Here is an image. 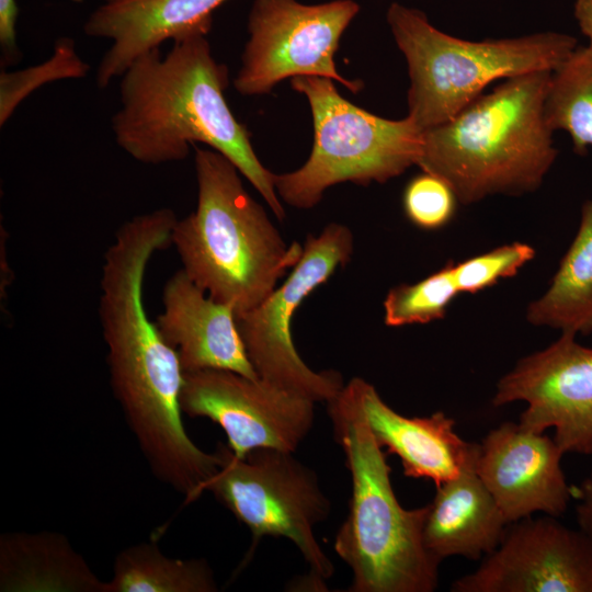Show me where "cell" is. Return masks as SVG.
Wrapping results in <instances>:
<instances>
[{
    "instance_id": "obj_24",
    "label": "cell",
    "mask_w": 592,
    "mask_h": 592,
    "mask_svg": "<svg viewBox=\"0 0 592 592\" xmlns=\"http://www.w3.org/2000/svg\"><path fill=\"white\" fill-rule=\"evenodd\" d=\"M535 249L524 242L497 247L486 253L454 263V277L459 293L474 294L509 278L531 260Z\"/></svg>"
},
{
    "instance_id": "obj_5",
    "label": "cell",
    "mask_w": 592,
    "mask_h": 592,
    "mask_svg": "<svg viewBox=\"0 0 592 592\" xmlns=\"http://www.w3.org/2000/svg\"><path fill=\"white\" fill-rule=\"evenodd\" d=\"M386 19L408 66V116L422 130L453 118L492 82L555 71L579 46L574 36L553 31L463 39L433 26L422 11L397 2Z\"/></svg>"
},
{
    "instance_id": "obj_14",
    "label": "cell",
    "mask_w": 592,
    "mask_h": 592,
    "mask_svg": "<svg viewBox=\"0 0 592 592\" xmlns=\"http://www.w3.org/2000/svg\"><path fill=\"white\" fill-rule=\"evenodd\" d=\"M340 395L363 417L377 444L399 457L405 476L431 479L437 487L475 467L478 444L463 440L443 411L401 415L361 377L352 378Z\"/></svg>"
},
{
    "instance_id": "obj_8",
    "label": "cell",
    "mask_w": 592,
    "mask_h": 592,
    "mask_svg": "<svg viewBox=\"0 0 592 592\" xmlns=\"http://www.w3.org/2000/svg\"><path fill=\"white\" fill-rule=\"evenodd\" d=\"M353 253V235L331 223L308 235L303 253L282 285L254 308L236 316L247 355L259 378L314 402L330 401L344 386L333 369L315 372L296 351L291 323L300 304Z\"/></svg>"
},
{
    "instance_id": "obj_6",
    "label": "cell",
    "mask_w": 592,
    "mask_h": 592,
    "mask_svg": "<svg viewBox=\"0 0 592 592\" xmlns=\"http://www.w3.org/2000/svg\"><path fill=\"white\" fill-rule=\"evenodd\" d=\"M291 84L309 103L314 144L300 168L274 177L286 204L308 209L334 184L385 183L418 166L423 130L408 115L388 119L369 113L345 100L328 78L294 77Z\"/></svg>"
},
{
    "instance_id": "obj_3",
    "label": "cell",
    "mask_w": 592,
    "mask_h": 592,
    "mask_svg": "<svg viewBox=\"0 0 592 592\" xmlns=\"http://www.w3.org/2000/svg\"><path fill=\"white\" fill-rule=\"evenodd\" d=\"M196 209L178 219L171 244L186 275L236 316L262 303L303 253L286 244L238 168L214 149L193 146Z\"/></svg>"
},
{
    "instance_id": "obj_23",
    "label": "cell",
    "mask_w": 592,
    "mask_h": 592,
    "mask_svg": "<svg viewBox=\"0 0 592 592\" xmlns=\"http://www.w3.org/2000/svg\"><path fill=\"white\" fill-rule=\"evenodd\" d=\"M89 65L77 53L75 41L62 37L56 41L53 56L45 62L0 76V125L7 123L20 102L46 82L82 78Z\"/></svg>"
},
{
    "instance_id": "obj_21",
    "label": "cell",
    "mask_w": 592,
    "mask_h": 592,
    "mask_svg": "<svg viewBox=\"0 0 592 592\" xmlns=\"http://www.w3.org/2000/svg\"><path fill=\"white\" fill-rule=\"evenodd\" d=\"M545 117L549 127L565 130L573 150L587 155L592 147V49L578 46L551 72L545 100Z\"/></svg>"
},
{
    "instance_id": "obj_1",
    "label": "cell",
    "mask_w": 592,
    "mask_h": 592,
    "mask_svg": "<svg viewBox=\"0 0 592 592\" xmlns=\"http://www.w3.org/2000/svg\"><path fill=\"white\" fill-rule=\"evenodd\" d=\"M207 34L195 31L138 56L119 77V110L112 130L119 148L145 164L186 158L196 143L226 156L267 203L277 219L285 209L275 173L255 155L248 129L225 98L228 69L212 54Z\"/></svg>"
},
{
    "instance_id": "obj_7",
    "label": "cell",
    "mask_w": 592,
    "mask_h": 592,
    "mask_svg": "<svg viewBox=\"0 0 592 592\" xmlns=\"http://www.w3.org/2000/svg\"><path fill=\"white\" fill-rule=\"evenodd\" d=\"M220 464L207 491L252 534L289 539L323 582L334 567L316 538L315 527L327 520L331 503L312 469L294 452L262 447L237 457L227 444L216 448Z\"/></svg>"
},
{
    "instance_id": "obj_28",
    "label": "cell",
    "mask_w": 592,
    "mask_h": 592,
    "mask_svg": "<svg viewBox=\"0 0 592 592\" xmlns=\"http://www.w3.org/2000/svg\"><path fill=\"white\" fill-rule=\"evenodd\" d=\"M574 18L582 34L589 39L587 46L592 49V0H576Z\"/></svg>"
},
{
    "instance_id": "obj_22",
    "label": "cell",
    "mask_w": 592,
    "mask_h": 592,
    "mask_svg": "<svg viewBox=\"0 0 592 592\" xmlns=\"http://www.w3.org/2000/svg\"><path fill=\"white\" fill-rule=\"evenodd\" d=\"M458 294L454 262L449 261L418 283L390 288L384 300V322L388 327H402L442 319Z\"/></svg>"
},
{
    "instance_id": "obj_27",
    "label": "cell",
    "mask_w": 592,
    "mask_h": 592,
    "mask_svg": "<svg viewBox=\"0 0 592 592\" xmlns=\"http://www.w3.org/2000/svg\"><path fill=\"white\" fill-rule=\"evenodd\" d=\"M573 492L579 498L576 513L580 531L592 543V480L588 478Z\"/></svg>"
},
{
    "instance_id": "obj_26",
    "label": "cell",
    "mask_w": 592,
    "mask_h": 592,
    "mask_svg": "<svg viewBox=\"0 0 592 592\" xmlns=\"http://www.w3.org/2000/svg\"><path fill=\"white\" fill-rule=\"evenodd\" d=\"M19 9L15 0H0V46L5 64L18 61L16 18Z\"/></svg>"
},
{
    "instance_id": "obj_12",
    "label": "cell",
    "mask_w": 592,
    "mask_h": 592,
    "mask_svg": "<svg viewBox=\"0 0 592 592\" xmlns=\"http://www.w3.org/2000/svg\"><path fill=\"white\" fill-rule=\"evenodd\" d=\"M452 592H592V543L556 516L510 523L499 546Z\"/></svg>"
},
{
    "instance_id": "obj_16",
    "label": "cell",
    "mask_w": 592,
    "mask_h": 592,
    "mask_svg": "<svg viewBox=\"0 0 592 592\" xmlns=\"http://www.w3.org/2000/svg\"><path fill=\"white\" fill-rule=\"evenodd\" d=\"M162 304L156 326L177 351L184 373L227 369L259 378L241 340L235 310L208 296L183 269L166 282Z\"/></svg>"
},
{
    "instance_id": "obj_18",
    "label": "cell",
    "mask_w": 592,
    "mask_h": 592,
    "mask_svg": "<svg viewBox=\"0 0 592 592\" xmlns=\"http://www.w3.org/2000/svg\"><path fill=\"white\" fill-rule=\"evenodd\" d=\"M68 538L55 532L0 536L1 592H104Z\"/></svg>"
},
{
    "instance_id": "obj_4",
    "label": "cell",
    "mask_w": 592,
    "mask_h": 592,
    "mask_svg": "<svg viewBox=\"0 0 592 592\" xmlns=\"http://www.w3.org/2000/svg\"><path fill=\"white\" fill-rule=\"evenodd\" d=\"M327 405L352 478L349 512L334 539L337 555L353 573L349 591H434L440 561L423 543L426 505L401 506L386 454L363 417L340 391Z\"/></svg>"
},
{
    "instance_id": "obj_17",
    "label": "cell",
    "mask_w": 592,
    "mask_h": 592,
    "mask_svg": "<svg viewBox=\"0 0 592 592\" xmlns=\"http://www.w3.org/2000/svg\"><path fill=\"white\" fill-rule=\"evenodd\" d=\"M426 508L423 543L440 562L452 556L482 559L499 546L509 525L475 467L437 486Z\"/></svg>"
},
{
    "instance_id": "obj_13",
    "label": "cell",
    "mask_w": 592,
    "mask_h": 592,
    "mask_svg": "<svg viewBox=\"0 0 592 592\" xmlns=\"http://www.w3.org/2000/svg\"><path fill=\"white\" fill-rule=\"evenodd\" d=\"M563 454L554 439L504 422L478 444L475 470L509 524L537 512L557 517L573 494Z\"/></svg>"
},
{
    "instance_id": "obj_25",
    "label": "cell",
    "mask_w": 592,
    "mask_h": 592,
    "mask_svg": "<svg viewBox=\"0 0 592 592\" xmlns=\"http://www.w3.org/2000/svg\"><path fill=\"white\" fill-rule=\"evenodd\" d=\"M458 198L441 177L422 171L405 187L402 205L407 218L417 227L435 230L454 217Z\"/></svg>"
},
{
    "instance_id": "obj_2",
    "label": "cell",
    "mask_w": 592,
    "mask_h": 592,
    "mask_svg": "<svg viewBox=\"0 0 592 592\" xmlns=\"http://www.w3.org/2000/svg\"><path fill=\"white\" fill-rule=\"evenodd\" d=\"M550 77L534 71L504 79L423 130L418 167L444 179L465 205L536 191L558 156L545 117Z\"/></svg>"
},
{
    "instance_id": "obj_29",
    "label": "cell",
    "mask_w": 592,
    "mask_h": 592,
    "mask_svg": "<svg viewBox=\"0 0 592 592\" xmlns=\"http://www.w3.org/2000/svg\"><path fill=\"white\" fill-rule=\"evenodd\" d=\"M590 479L592 480V470H591V476H590Z\"/></svg>"
},
{
    "instance_id": "obj_15",
    "label": "cell",
    "mask_w": 592,
    "mask_h": 592,
    "mask_svg": "<svg viewBox=\"0 0 592 592\" xmlns=\"http://www.w3.org/2000/svg\"><path fill=\"white\" fill-rule=\"evenodd\" d=\"M227 0H105L83 25L111 41L96 70L99 88L121 77L141 54L195 31L208 34L213 12Z\"/></svg>"
},
{
    "instance_id": "obj_11",
    "label": "cell",
    "mask_w": 592,
    "mask_h": 592,
    "mask_svg": "<svg viewBox=\"0 0 592 592\" xmlns=\"http://www.w3.org/2000/svg\"><path fill=\"white\" fill-rule=\"evenodd\" d=\"M561 335L519 360L497 386L492 405L524 401L520 424L532 432L555 430L563 453L592 456V348Z\"/></svg>"
},
{
    "instance_id": "obj_19",
    "label": "cell",
    "mask_w": 592,
    "mask_h": 592,
    "mask_svg": "<svg viewBox=\"0 0 592 592\" xmlns=\"http://www.w3.org/2000/svg\"><path fill=\"white\" fill-rule=\"evenodd\" d=\"M526 319L561 333H592V197L583 203L577 234L547 291L528 305Z\"/></svg>"
},
{
    "instance_id": "obj_9",
    "label": "cell",
    "mask_w": 592,
    "mask_h": 592,
    "mask_svg": "<svg viewBox=\"0 0 592 592\" xmlns=\"http://www.w3.org/2000/svg\"><path fill=\"white\" fill-rule=\"evenodd\" d=\"M358 11L354 0H254L235 89L242 95H261L286 78L315 76L360 92L363 82L342 77L334 62L341 36Z\"/></svg>"
},
{
    "instance_id": "obj_20",
    "label": "cell",
    "mask_w": 592,
    "mask_h": 592,
    "mask_svg": "<svg viewBox=\"0 0 592 592\" xmlns=\"http://www.w3.org/2000/svg\"><path fill=\"white\" fill-rule=\"evenodd\" d=\"M214 572L205 559H178L155 543H139L121 550L112 580L104 592H215Z\"/></svg>"
},
{
    "instance_id": "obj_10",
    "label": "cell",
    "mask_w": 592,
    "mask_h": 592,
    "mask_svg": "<svg viewBox=\"0 0 592 592\" xmlns=\"http://www.w3.org/2000/svg\"><path fill=\"white\" fill-rule=\"evenodd\" d=\"M314 401L227 369L184 373L183 413L219 425L237 457L255 448L295 452L315 421Z\"/></svg>"
}]
</instances>
